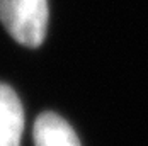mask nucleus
Wrapping results in <instances>:
<instances>
[{"label": "nucleus", "instance_id": "1", "mask_svg": "<svg viewBox=\"0 0 148 146\" xmlns=\"http://www.w3.org/2000/svg\"><path fill=\"white\" fill-rule=\"evenodd\" d=\"M0 20L17 43L38 48L46 38L48 0H0Z\"/></svg>", "mask_w": 148, "mask_h": 146}, {"label": "nucleus", "instance_id": "2", "mask_svg": "<svg viewBox=\"0 0 148 146\" xmlns=\"http://www.w3.org/2000/svg\"><path fill=\"white\" fill-rule=\"evenodd\" d=\"M22 131V104L9 85L0 83V146H19Z\"/></svg>", "mask_w": 148, "mask_h": 146}, {"label": "nucleus", "instance_id": "3", "mask_svg": "<svg viewBox=\"0 0 148 146\" xmlns=\"http://www.w3.org/2000/svg\"><path fill=\"white\" fill-rule=\"evenodd\" d=\"M36 146H82L73 128L55 112H43L34 122Z\"/></svg>", "mask_w": 148, "mask_h": 146}]
</instances>
